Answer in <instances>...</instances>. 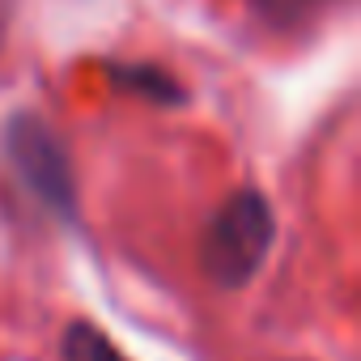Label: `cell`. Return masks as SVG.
Instances as JSON below:
<instances>
[{
	"label": "cell",
	"instance_id": "1",
	"mask_svg": "<svg viewBox=\"0 0 361 361\" xmlns=\"http://www.w3.org/2000/svg\"><path fill=\"white\" fill-rule=\"evenodd\" d=\"M276 243V213H272V200L255 188H243L234 192L217 213L213 221L204 226V238H200V268L204 276L217 285V289H247L268 251Z\"/></svg>",
	"mask_w": 361,
	"mask_h": 361
},
{
	"label": "cell",
	"instance_id": "2",
	"mask_svg": "<svg viewBox=\"0 0 361 361\" xmlns=\"http://www.w3.org/2000/svg\"><path fill=\"white\" fill-rule=\"evenodd\" d=\"M5 157L13 174L26 183V192L56 217L77 221V183L73 161L64 153V140L39 111H18L5 123Z\"/></svg>",
	"mask_w": 361,
	"mask_h": 361
},
{
	"label": "cell",
	"instance_id": "3",
	"mask_svg": "<svg viewBox=\"0 0 361 361\" xmlns=\"http://www.w3.org/2000/svg\"><path fill=\"white\" fill-rule=\"evenodd\" d=\"M106 73H111L115 90L140 94V98H149L157 106H183L188 102V90L178 85L166 68H157V64H111Z\"/></svg>",
	"mask_w": 361,
	"mask_h": 361
},
{
	"label": "cell",
	"instance_id": "4",
	"mask_svg": "<svg viewBox=\"0 0 361 361\" xmlns=\"http://www.w3.org/2000/svg\"><path fill=\"white\" fill-rule=\"evenodd\" d=\"M60 361H128V357L98 323L73 319L60 336Z\"/></svg>",
	"mask_w": 361,
	"mask_h": 361
},
{
	"label": "cell",
	"instance_id": "5",
	"mask_svg": "<svg viewBox=\"0 0 361 361\" xmlns=\"http://www.w3.org/2000/svg\"><path fill=\"white\" fill-rule=\"evenodd\" d=\"M255 5V18L268 26V30H298L306 22H319L323 13H331L340 0H251Z\"/></svg>",
	"mask_w": 361,
	"mask_h": 361
},
{
	"label": "cell",
	"instance_id": "6",
	"mask_svg": "<svg viewBox=\"0 0 361 361\" xmlns=\"http://www.w3.org/2000/svg\"><path fill=\"white\" fill-rule=\"evenodd\" d=\"M13 13H18V0H0V51H5V43H9Z\"/></svg>",
	"mask_w": 361,
	"mask_h": 361
}]
</instances>
